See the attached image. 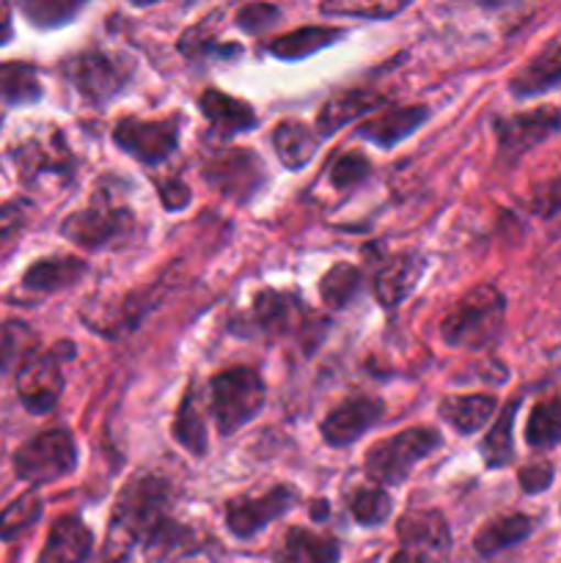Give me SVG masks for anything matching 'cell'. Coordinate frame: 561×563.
I'll list each match as a JSON object with an SVG mask.
<instances>
[{"label":"cell","mask_w":561,"mask_h":563,"mask_svg":"<svg viewBox=\"0 0 561 563\" xmlns=\"http://www.w3.org/2000/svg\"><path fill=\"white\" fill-rule=\"evenodd\" d=\"M170 506L168 482L157 476H141L127 484L119 493L110 517L108 550L105 559L108 563H119L135 544H146L165 522Z\"/></svg>","instance_id":"6da1fadb"},{"label":"cell","mask_w":561,"mask_h":563,"mask_svg":"<svg viewBox=\"0 0 561 563\" xmlns=\"http://www.w3.org/2000/svg\"><path fill=\"white\" fill-rule=\"evenodd\" d=\"M506 300L493 284L468 289L440 322V335L454 350H487L504 330Z\"/></svg>","instance_id":"7a4b0ae2"},{"label":"cell","mask_w":561,"mask_h":563,"mask_svg":"<svg viewBox=\"0 0 561 563\" xmlns=\"http://www.w3.org/2000/svg\"><path fill=\"white\" fill-rule=\"evenodd\" d=\"M264 407V379L253 368L220 372L209 383V410L220 434H231L258 416Z\"/></svg>","instance_id":"3957f363"},{"label":"cell","mask_w":561,"mask_h":563,"mask_svg":"<svg viewBox=\"0 0 561 563\" xmlns=\"http://www.w3.org/2000/svg\"><path fill=\"white\" fill-rule=\"evenodd\" d=\"M440 445V434L429 427H413L394 438L374 443L366 454V473L372 482L396 487L410 476L413 467Z\"/></svg>","instance_id":"277c9868"},{"label":"cell","mask_w":561,"mask_h":563,"mask_svg":"<svg viewBox=\"0 0 561 563\" xmlns=\"http://www.w3.org/2000/svg\"><path fill=\"white\" fill-rule=\"evenodd\" d=\"M77 467V445L66 429H50L22 443L14 454V471L28 484H53Z\"/></svg>","instance_id":"5b68a950"},{"label":"cell","mask_w":561,"mask_h":563,"mask_svg":"<svg viewBox=\"0 0 561 563\" xmlns=\"http://www.w3.org/2000/svg\"><path fill=\"white\" fill-rule=\"evenodd\" d=\"M75 355L72 344H58L47 352H33L16 374V394L20 401L36 416L53 410L64 390V361Z\"/></svg>","instance_id":"8992f818"},{"label":"cell","mask_w":561,"mask_h":563,"mask_svg":"<svg viewBox=\"0 0 561 563\" xmlns=\"http://www.w3.org/2000/svg\"><path fill=\"white\" fill-rule=\"evenodd\" d=\"M72 86L80 91L82 99L94 104H105L124 91L130 82L132 64L121 55L102 53V49H88V53L75 55L66 66Z\"/></svg>","instance_id":"52a82bcc"},{"label":"cell","mask_w":561,"mask_h":563,"mask_svg":"<svg viewBox=\"0 0 561 563\" xmlns=\"http://www.w3.org/2000/svg\"><path fill=\"white\" fill-rule=\"evenodd\" d=\"M399 550L391 563H440L451 548L443 515L435 509H410L396 526Z\"/></svg>","instance_id":"ba28073f"},{"label":"cell","mask_w":561,"mask_h":563,"mask_svg":"<svg viewBox=\"0 0 561 563\" xmlns=\"http://www.w3.org/2000/svg\"><path fill=\"white\" fill-rule=\"evenodd\" d=\"M204 181L231 201H251L264 181V165L251 148H220L204 163Z\"/></svg>","instance_id":"9c48e42d"},{"label":"cell","mask_w":561,"mask_h":563,"mask_svg":"<svg viewBox=\"0 0 561 563\" xmlns=\"http://www.w3.org/2000/svg\"><path fill=\"white\" fill-rule=\"evenodd\" d=\"M495 137H498V154L504 163H517L522 154L537 148L539 143L550 141L561 132V110L553 104L528 110V113L495 119Z\"/></svg>","instance_id":"30bf717a"},{"label":"cell","mask_w":561,"mask_h":563,"mask_svg":"<svg viewBox=\"0 0 561 563\" xmlns=\"http://www.w3.org/2000/svg\"><path fill=\"white\" fill-rule=\"evenodd\" d=\"M132 214L124 207H116L110 198L94 196V201L88 203L80 212L69 214L61 225V234L66 240H72L75 245L88 247V251H97V247L108 245V242L119 240L121 234H127V225H130Z\"/></svg>","instance_id":"8fae6325"},{"label":"cell","mask_w":561,"mask_h":563,"mask_svg":"<svg viewBox=\"0 0 561 563\" xmlns=\"http://www.w3.org/2000/svg\"><path fill=\"white\" fill-rule=\"evenodd\" d=\"M113 141L146 165H160L168 159L179 146V121H143V119H121L113 130Z\"/></svg>","instance_id":"7c38bea8"},{"label":"cell","mask_w":561,"mask_h":563,"mask_svg":"<svg viewBox=\"0 0 561 563\" xmlns=\"http://www.w3.org/2000/svg\"><path fill=\"white\" fill-rule=\"evenodd\" d=\"M295 504V489L280 484V487H273L270 493L258 495V498L229 500V506H226V526H229V531L237 539H251L253 533H258L270 522L278 520L280 515H286Z\"/></svg>","instance_id":"4fadbf2b"},{"label":"cell","mask_w":561,"mask_h":563,"mask_svg":"<svg viewBox=\"0 0 561 563\" xmlns=\"http://www.w3.org/2000/svg\"><path fill=\"white\" fill-rule=\"evenodd\" d=\"M380 418H383V401L374 399V396H350L324 418V443L333 445V449H344V445L361 440Z\"/></svg>","instance_id":"5bb4252c"},{"label":"cell","mask_w":561,"mask_h":563,"mask_svg":"<svg viewBox=\"0 0 561 563\" xmlns=\"http://www.w3.org/2000/svg\"><path fill=\"white\" fill-rule=\"evenodd\" d=\"M308 311L297 297L284 295V291L264 289L253 300L251 313L242 324L253 328V333L262 335H289L295 330L306 328Z\"/></svg>","instance_id":"9a60e30c"},{"label":"cell","mask_w":561,"mask_h":563,"mask_svg":"<svg viewBox=\"0 0 561 563\" xmlns=\"http://www.w3.org/2000/svg\"><path fill=\"white\" fill-rule=\"evenodd\" d=\"M91 548L94 537L86 522L75 515H66L50 528V537L44 542L38 563H86Z\"/></svg>","instance_id":"2e32d148"},{"label":"cell","mask_w":561,"mask_h":563,"mask_svg":"<svg viewBox=\"0 0 561 563\" xmlns=\"http://www.w3.org/2000/svg\"><path fill=\"white\" fill-rule=\"evenodd\" d=\"M424 269H427V262L416 253H402V256H394L374 278V297L380 300V306L396 308L421 280Z\"/></svg>","instance_id":"e0dca14e"},{"label":"cell","mask_w":561,"mask_h":563,"mask_svg":"<svg viewBox=\"0 0 561 563\" xmlns=\"http://www.w3.org/2000/svg\"><path fill=\"white\" fill-rule=\"evenodd\" d=\"M383 104H385L383 93L369 91V88H355V91L336 93L333 99H328V102L322 104V110H319L317 115L319 137L333 135V132H339L341 126L352 124V121L372 113V110L383 108Z\"/></svg>","instance_id":"ac0fdd59"},{"label":"cell","mask_w":561,"mask_h":563,"mask_svg":"<svg viewBox=\"0 0 561 563\" xmlns=\"http://www.w3.org/2000/svg\"><path fill=\"white\" fill-rule=\"evenodd\" d=\"M339 542L328 533L289 528L275 550L273 563H339Z\"/></svg>","instance_id":"d6986e66"},{"label":"cell","mask_w":561,"mask_h":563,"mask_svg":"<svg viewBox=\"0 0 561 563\" xmlns=\"http://www.w3.org/2000/svg\"><path fill=\"white\" fill-rule=\"evenodd\" d=\"M198 108H201L209 126L223 137L237 135V132H248L256 126V113H253L251 104L229 97V93L218 91V88L204 91L201 99H198Z\"/></svg>","instance_id":"ffe728a7"},{"label":"cell","mask_w":561,"mask_h":563,"mask_svg":"<svg viewBox=\"0 0 561 563\" xmlns=\"http://www.w3.org/2000/svg\"><path fill=\"white\" fill-rule=\"evenodd\" d=\"M427 119L429 110L424 108V104H413V108H388L385 113H380L377 119H369L366 124L358 130V135L366 137L374 146L391 148L396 146V143L405 141L407 135H413Z\"/></svg>","instance_id":"44dd1931"},{"label":"cell","mask_w":561,"mask_h":563,"mask_svg":"<svg viewBox=\"0 0 561 563\" xmlns=\"http://www.w3.org/2000/svg\"><path fill=\"white\" fill-rule=\"evenodd\" d=\"M561 86V47L553 44L544 53H539L531 64L522 66L515 77H512L509 88L517 99L539 97L544 91H553Z\"/></svg>","instance_id":"7402d4cb"},{"label":"cell","mask_w":561,"mask_h":563,"mask_svg":"<svg viewBox=\"0 0 561 563\" xmlns=\"http://www.w3.org/2000/svg\"><path fill=\"white\" fill-rule=\"evenodd\" d=\"M20 168L25 179L33 176H69L72 157L69 148L64 146V137L50 135L42 141H31L25 148H20Z\"/></svg>","instance_id":"603a6c76"},{"label":"cell","mask_w":561,"mask_h":563,"mask_svg":"<svg viewBox=\"0 0 561 563\" xmlns=\"http://www.w3.org/2000/svg\"><path fill=\"white\" fill-rule=\"evenodd\" d=\"M319 132H314L311 126L300 124V121H284V124L275 126L273 132V146L278 159L284 163V168L300 170L306 168L314 159L319 148Z\"/></svg>","instance_id":"cb8c5ba5"},{"label":"cell","mask_w":561,"mask_h":563,"mask_svg":"<svg viewBox=\"0 0 561 563\" xmlns=\"http://www.w3.org/2000/svg\"><path fill=\"white\" fill-rule=\"evenodd\" d=\"M82 275H86V262H80V258H42V262H36L25 275H22V286L31 291H38V295H50V291H58L77 284Z\"/></svg>","instance_id":"d4e9b609"},{"label":"cell","mask_w":561,"mask_h":563,"mask_svg":"<svg viewBox=\"0 0 561 563\" xmlns=\"http://www.w3.org/2000/svg\"><path fill=\"white\" fill-rule=\"evenodd\" d=\"M495 407H498V401L487 394L451 396V399L440 405V416L460 434H473L482 427H487L490 418L495 416Z\"/></svg>","instance_id":"484cf974"},{"label":"cell","mask_w":561,"mask_h":563,"mask_svg":"<svg viewBox=\"0 0 561 563\" xmlns=\"http://www.w3.org/2000/svg\"><path fill=\"white\" fill-rule=\"evenodd\" d=\"M341 38L339 27H297V31L278 36L270 44V53L280 60H302L308 55L319 53V49L330 47Z\"/></svg>","instance_id":"4316f807"},{"label":"cell","mask_w":561,"mask_h":563,"mask_svg":"<svg viewBox=\"0 0 561 563\" xmlns=\"http://www.w3.org/2000/svg\"><path fill=\"white\" fill-rule=\"evenodd\" d=\"M531 531H534L531 517L506 515V517H498V520L487 522V526L476 533V539H473V548H476L479 555H495L501 553V550L528 539L531 537Z\"/></svg>","instance_id":"83f0119b"},{"label":"cell","mask_w":561,"mask_h":563,"mask_svg":"<svg viewBox=\"0 0 561 563\" xmlns=\"http://www.w3.org/2000/svg\"><path fill=\"white\" fill-rule=\"evenodd\" d=\"M174 438L185 445L190 454L201 456L207 451V418L201 416V399H198V390L190 388L187 396L182 399L179 410H176L174 421Z\"/></svg>","instance_id":"f1b7e54d"},{"label":"cell","mask_w":561,"mask_h":563,"mask_svg":"<svg viewBox=\"0 0 561 563\" xmlns=\"http://www.w3.org/2000/svg\"><path fill=\"white\" fill-rule=\"evenodd\" d=\"M36 99H42V82L31 64H0V104H31Z\"/></svg>","instance_id":"f546056e"},{"label":"cell","mask_w":561,"mask_h":563,"mask_svg":"<svg viewBox=\"0 0 561 563\" xmlns=\"http://www.w3.org/2000/svg\"><path fill=\"white\" fill-rule=\"evenodd\" d=\"M517 407L520 399L509 401V405L501 410L498 421L493 423V429L487 432V438L482 440V456L487 467H504L509 465L512 456H515V440H512V427H515Z\"/></svg>","instance_id":"4dcf8cb0"},{"label":"cell","mask_w":561,"mask_h":563,"mask_svg":"<svg viewBox=\"0 0 561 563\" xmlns=\"http://www.w3.org/2000/svg\"><path fill=\"white\" fill-rule=\"evenodd\" d=\"M526 440L531 449H550L561 443V396L534 407L526 423Z\"/></svg>","instance_id":"1f68e13d"},{"label":"cell","mask_w":561,"mask_h":563,"mask_svg":"<svg viewBox=\"0 0 561 563\" xmlns=\"http://www.w3.org/2000/svg\"><path fill=\"white\" fill-rule=\"evenodd\" d=\"M319 291H322V300L328 308H333V311L346 308L361 291V269L352 267V264H336L322 278Z\"/></svg>","instance_id":"d6a6232c"},{"label":"cell","mask_w":561,"mask_h":563,"mask_svg":"<svg viewBox=\"0 0 561 563\" xmlns=\"http://www.w3.org/2000/svg\"><path fill=\"white\" fill-rule=\"evenodd\" d=\"M33 346H36V335H33V330L28 324H0V374L11 372L14 366H22L36 352Z\"/></svg>","instance_id":"836d02e7"},{"label":"cell","mask_w":561,"mask_h":563,"mask_svg":"<svg viewBox=\"0 0 561 563\" xmlns=\"http://www.w3.org/2000/svg\"><path fill=\"white\" fill-rule=\"evenodd\" d=\"M44 506L38 495L28 493L22 495V498H16L14 504L6 506V509L0 511V539H3V542H11V539L22 537L28 528L36 526Z\"/></svg>","instance_id":"e575fe53"},{"label":"cell","mask_w":561,"mask_h":563,"mask_svg":"<svg viewBox=\"0 0 561 563\" xmlns=\"http://www.w3.org/2000/svg\"><path fill=\"white\" fill-rule=\"evenodd\" d=\"M391 509H394V504H391L388 493L383 487H361L350 498L352 520L366 528L383 526L391 517Z\"/></svg>","instance_id":"d590c367"},{"label":"cell","mask_w":561,"mask_h":563,"mask_svg":"<svg viewBox=\"0 0 561 563\" xmlns=\"http://www.w3.org/2000/svg\"><path fill=\"white\" fill-rule=\"evenodd\" d=\"M86 0H20V9L33 25L38 27H58L75 20L80 5Z\"/></svg>","instance_id":"8d00e7d4"},{"label":"cell","mask_w":561,"mask_h":563,"mask_svg":"<svg viewBox=\"0 0 561 563\" xmlns=\"http://www.w3.org/2000/svg\"><path fill=\"white\" fill-rule=\"evenodd\" d=\"M410 0H322L324 14L350 16H391L402 11Z\"/></svg>","instance_id":"74e56055"},{"label":"cell","mask_w":561,"mask_h":563,"mask_svg":"<svg viewBox=\"0 0 561 563\" xmlns=\"http://www.w3.org/2000/svg\"><path fill=\"white\" fill-rule=\"evenodd\" d=\"M369 170H372V165H369V159L363 157L361 152H346L330 165V181H333L339 190H346V187L361 185L369 176Z\"/></svg>","instance_id":"f35d334b"},{"label":"cell","mask_w":561,"mask_h":563,"mask_svg":"<svg viewBox=\"0 0 561 563\" xmlns=\"http://www.w3.org/2000/svg\"><path fill=\"white\" fill-rule=\"evenodd\" d=\"M280 11L270 3H251L237 14V25L245 33H262L278 22Z\"/></svg>","instance_id":"ab89813d"},{"label":"cell","mask_w":561,"mask_h":563,"mask_svg":"<svg viewBox=\"0 0 561 563\" xmlns=\"http://www.w3.org/2000/svg\"><path fill=\"white\" fill-rule=\"evenodd\" d=\"M561 209V176L542 181V185L534 187L531 192V212H537L539 218H550Z\"/></svg>","instance_id":"60d3db41"},{"label":"cell","mask_w":561,"mask_h":563,"mask_svg":"<svg viewBox=\"0 0 561 563\" xmlns=\"http://www.w3.org/2000/svg\"><path fill=\"white\" fill-rule=\"evenodd\" d=\"M517 478H520L522 493L528 495L544 493V489L550 487V482H553V465H550L548 460H534L528 462L526 467H520Z\"/></svg>","instance_id":"b9f144b4"},{"label":"cell","mask_w":561,"mask_h":563,"mask_svg":"<svg viewBox=\"0 0 561 563\" xmlns=\"http://www.w3.org/2000/svg\"><path fill=\"white\" fill-rule=\"evenodd\" d=\"M28 220V203L25 201H14V203H3L0 207V247L9 245L16 234L22 231Z\"/></svg>","instance_id":"7bdbcfd3"},{"label":"cell","mask_w":561,"mask_h":563,"mask_svg":"<svg viewBox=\"0 0 561 563\" xmlns=\"http://www.w3.org/2000/svg\"><path fill=\"white\" fill-rule=\"evenodd\" d=\"M160 196H163V207L165 209H185L190 203V190L182 185L179 179H170V185L160 187Z\"/></svg>","instance_id":"ee69618b"},{"label":"cell","mask_w":561,"mask_h":563,"mask_svg":"<svg viewBox=\"0 0 561 563\" xmlns=\"http://www.w3.org/2000/svg\"><path fill=\"white\" fill-rule=\"evenodd\" d=\"M11 5L9 0H0V47L11 38Z\"/></svg>","instance_id":"f6af8a7d"},{"label":"cell","mask_w":561,"mask_h":563,"mask_svg":"<svg viewBox=\"0 0 561 563\" xmlns=\"http://www.w3.org/2000/svg\"><path fill=\"white\" fill-rule=\"evenodd\" d=\"M460 3H471V5H479V9L495 11V9H506V5L517 3V0H460Z\"/></svg>","instance_id":"bcb514c9"},{"label":"cell","mask_w":561,"mask_h":563,"mask_svg":"<svg viewBox=\"0 0 561 563\" xmlns=\"http://www.w3.org/2000/svg\"><path fill=\"white\" fill-rule=\"evenodd\" d=\"M322 515H328V506H322V500H317V506H314V517H322Z\"/></svg>","instance_id":"7dc6e473"},{"label":"cell","mask_w":561,"mask_h":563,"mask_svg":"<svg viewBox=\"0 0 561 563\" xmlns=\"http://www.w3.org/2000/svg\"><path fill=\"white\" fill-rule=\"evenodd\" d=\"M130 3H135V5H152V3H160V0H130Z\"/></svg>","instance_id":"c3c4849f"}]
</instances>
